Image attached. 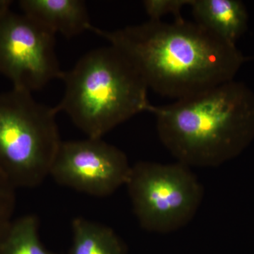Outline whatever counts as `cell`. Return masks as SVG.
<instances>
[{
    "label": "cell",
    "instance_id": "6da1fadb",
    "mask_svg": "<svg viewBox=\"0 0 254 254\" xmlns=\"http://www.w3.org/2000/svg\"><path fill=\"white\" fill-rule=\"evenodd\" d=\"M90 31L120 50L148 88L176 100L232 81L245 61L235 45L184 18Z\"/></svg>",
    "mask_w": 254,
    "mask_h": 254
},
{
    "label": "cell",
    "instance_id": "3957f363",
    "mask_svg": "<svg viewBox=\"0 0 254 254\" xmlns=\"http://www.w3.org/2000/svg\"><path fill=\"white\" fill-rule=\"evenodd\" d=\"M64 94L54 107L64 112L89 138H100L120 124L148 112V86L115 47H103L82 56L63 71Z\"/></svg>",
    "mask_w": 254,
    "mask_h": 254
},
{
    "label": "cell",
    "instance_id": "7c38bea8",
    "mask_svg": "<svg viewBox=\"0 0 254 254\" xmlns=\"http://www.w3.org/2000/svg\"><path fill=\"white\" fill-rule=\"evenodd\" d=\"M16 188L0 172V235L14 219Z\"/></svg>",
    "mask_w": 254,
    "mask_h": 254
},
{
    "label": "cell",
    "instance_id": "7a4b0ae2",
    "mask_svg": "<svg viewBox=\"0 0 254 254\" xmlns=\"http://www.w3.org/2000/svg\"><path fill=\"white\" fill-rule=\"evenodd\" d=\"M160 141L191 168H215L254 138V93L234 80L172 104L150 105Z\"/></svg>",
    "mask_w": 254,
    "mask_h": 254
},
{
    "label": "cell",
    "instance_id": "ba28073f",
    "mask_svg": "<svg viewBox=\"0 0 254 254\" xmlns=\"http://www.w3.org/2000/svg\"><path fill=\"white\" fill-rule=\"evenodd\" d=\"M18 4L23 14L66 38L90 31L93 26L82 0H21Z\"/></svg>",
    "mask_w": 254,
    "mask_h": 254
},
{
    "label": "cell",
    "instance_id": "8fae6325",
    "mask_svg": "<svg viewBox=\"0 0 254 254\" xmlns=\"http://www.w3.org/2000/svg\"><path fill=\"white\" fill-rule=\"evenodd\" d=\"M0 254H59L48 250L39 236L36 215L14 219L0 235Z\"/></svg>",
    "mask_w": 254,
    "mask_h": 254
},
{
    "label": "cell",
    "instance_id": "9c48e42d",
    "mask_svg": "<svg viewBox=\"0 0 254 254\" xmlns=\"http://www.w3.org/2000/svg\"><path fill=\"white\" fill-rule=\"evenodd\" d=\"M195 23L224 41L235 42L247 26L248 15L245 5L237 0H190Z\"/></svg>",
    "mask_w": 254,
    "mask_h": 254
},
{
    "label": "cell",
    "instance_id": "5b68a950",
    "mask_svg": "<svg viewBox=\"0 0 254 254\" xmlns=\"http://www.w3.org/2000/svg\"><path fill=\"white\" fill-rule=\"evenodd\" d=\"M133 213L146 231L166 234L187 226L198 213L204 190L185 164L141 161L126 183Z\"/></svg>",
    "mask_w": 254,
    "mask_h": 254
},
{
    "label": "cell",
    "instance_id": "30bf717a",
    "mask_svg": "<svg viewBox=\"0 0 254 254\" xmlns=\"http://www.w3.org/2000/svg\"><path fill=\"white\" fill-rule=\"evenodd\" d=\"M71 231L68 254H127L123 241L103 224L78 217L73 220Z\"/></svg>",
    "mask_w": 254,
    "mask_h": 254
},
{
    "label": "cell",
    "instance_id": "5bb4252c",
    "mask_svg": "<svg viewBox=\"0 0 254 254\" xmlns=\"http://www.w3.org/2000/svg\"><path fill=\"white\" fill-rule=\"evenodd\" d=\"M12 4L13 1L10 0H0V18L11 11L10 8Z\"/></svg>",
    "mask_w": 254,
    "mask_h": 254
},
{
    "label": "cell",
    "instance_id": "277c9868",
    "mask_svg": "<svg viewBox=\"0 0 254 254\" xmlns=\"http://www.w3.org/2000/svg\"><path fill=\"white\" fill-rule=\"evenodd\" d=\"M57 115L30 92L0 93V172L16 189L34 188L50 176L62 142Z\"/></svg>",
    "mask_w": 254,
    "mask_h": 254
},
{
    "label": "cell",
    "instance_id": "4fadbf2b",
    "mask_svg": "<svg viewBox=\"0 0 254 254\" xmlns=\"http://www.w3.org/2000/svg\"><path fill=\"white\" fill-rule=\"evenodd\" d=\"M190 0H145L143 6L150 20H161L165 15L172 14L175 20L182 19L181 11L190 5Z\"/></svg>",
    "mask_w": 254,
    "mask_h": 254
},
{
    "label": "cell",
    "instance_id": "8992f818",
    "mask_svg": "<svg viewBox=\"0 0 254 254\" xmlns=\"http://www.w3.org/2000/svg\"><path fill=\"white\" fill-rule=\"evenodd\" d=\"M55 46V34L27 15L0 18V73L13 88L32 93L61 78Z\"/></svg>",
    "mask_w": 254,
    "mask_h": 254
},
{
    "label": "cell",
    "instance_id": "52a82bcc",
    "mask_svg": "<svg viewBox=\"0 0 254 254\" xmlns=\"http://www.w3.org/2000/svg\"><path fill=\"white\" fill-rule=\"evenodd\" d=\"M131 166L126 154L100 138L62 141L50 176L62 186L95 197L126 185Z\"/></svg>",
    "mask_w": 254,
    "mask_h": 254
}]
</instances>
